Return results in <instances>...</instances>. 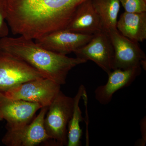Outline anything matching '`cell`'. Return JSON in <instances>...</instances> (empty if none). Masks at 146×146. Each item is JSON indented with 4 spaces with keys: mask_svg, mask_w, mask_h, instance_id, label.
<instances>
[{
    "mask_svg": "<svg viewBox=\"0 0 146 146\" xmlns=\"http://www.w3.org/2000/svg\"><path fill=\"white\" fill-rule=\"evenodd\" d=\"M0 50L16 56L39 71L46 78L60 85L65 84L73 68L87 62L49 50L33 39L23 36H7L0 39Z\"/></svg>",
    "mask_w": 146,
    "mask_h": 146,
    "instance_id": "obj_2",
    "label": "cell"
},
{
    "mask_svg": "<svg viewBox=\"0 0 146 146\" xmlns=\"http://www.w3.org/2000/svg\"><path fill=\"white\" fill-rule=\"evenodd\" d=\"M42 107L39 104L13 99L0 93V119L6 121L7 130L29 123Z\"/></svg>",
    "mask_w": 146,
    "mask_h": 146,
    "instance_id": "obj_9",
    "label": "cell"
},
{
    "mask_svg": "<svg viewBox=\"0 0 146 146\" xmlns=\"http://www.w3.org/2000/svg\"><path fill=\"white\" fill-rule=\"evenodd\" d=\"M93 36L64 29L52 32L34 41L39 46L49 50L67 55L86 44Z\"/></svg>",
    "mask_w": 146,
    "mask_h": 146,
    "instance_id": "obj_10",
    "label": "cell"
},
{
    "mask_svg": "<svg viewBox=\"0 0 146 146\" xmlns=\"http://www.w3.org/2000/svg\"><path fill=\"white\" fill-rule=\"evenodd\" d=\"M6 1V21L12 33L35 40L66 28L86 0Z\"/></svg>",
    "mask_w": 146,
    "mask_h": 146,
    "instance_id": "obj_1",
    "label": "cell"
},
{
    "mask_svg": "<svg viewBox=\"0 0 146 146\" xmlns=\"http://www.w3.org/2000/svg\"><path fill=\"white\" fill-rule=\"evenodd\" d=\"M145 1H146V0H145Z\"/></svg>",
    "mask_w": 146,
    "mask_h": 146,
    "instance_id": "obj_20",
    "label": "cell"
},
{
    "mask_svg": "<svg viewBox=\"0 0 146 146\" xmlns=\"http://www.w3.org/2000/svg\"><path fill=\"white\" fill-rule=\"evenodd\" d=\"M85 90L86 89L84 85H80L75 96L74 98V105L72 115L68 124L67 146L81 145L82 130L80 127V123L83 121L84 119L82 116V112L80 107L79 104Z\"/></svg>",
    "mask_w": 146,
    "mask_h": 146,
    "instance_id": "obj_15",
    "label": "cell"
},
{
    "mask_svg": "<svg viewBox=\"0 0 146 146\" xmlns=\"http://www.w3.org/2000/svg\"><path fill=\"white\" fill-rule=\"evenodd\" d=\"M124 9L125 12L129 13L146 12V1L145 0H120Z\"/></svg>",
    "mask_w": 146,
    "mask_h": 146,
    "instance_id": "obj_16",
    "label": "cell"
},
{
    "mask_svg": "<svg viewBox=\"0 0 146 146\" xmlns=\"http://www.w3.org/2000/svg\"><path fill=\"white\" fill-rule=\"evenodd\" d=\"M74 98L61 91L48 107L44 120L45 129L55 146H67L68 123L72 115Z\"/></svg>",
    "mask_w": 146,
    "mask_h": 146,
    "instance_id": "obj_3",
    "label": "cell"
},
{
    "mask_svg": "<svg viewBox=\"0 0 146 146\" xmlns=\"http://www.w3.org/2000/svg\"><path fill=\"white\" fill-rule=\"evenodd\" d=\"M65 29L91 35L103 31L101 21L94 8L92 0H86L78 7Z\"/></svg>",
    "mask_w": 146,
    "mask_h": 146,
    "instance_id": "obj_12",
    "label": "cell"
},
{
    "mask_svg": "<svg viewBox=\"0 0 146 146\" xmlns=\"http://www.w3.org/2000/svg\"><path fill=\"white\" fill-rule=\"evenodd\" d=\"M61 85L51 80L41 78L18 84L3 93L13 99L39 104L48 107L60 91Z\"/></svg>",
    "mask_w": 146,
    "mask_h": 146,
    "instance_id": "obj_5",
    "label": "cell"
},
{
    "mask_svg": "<svg viewBox=\"0 0 146 146\" xmlns=\"http://www.w3.org/2000/svg\"><path fill=\"white\" fill-rule=\"evenodd\" d=\"M92 2L100 18L104 31L108 32L117 29L120 0H92Z\"/></svg>",
    "mask_w": 146,
    "mask_h": 146,
    "instance_id": "obj_14",
    "label": "cell"
},
{
    "mask_svg": "<svg viewBox=\"0 0 146 146\" xmlns=\"http://www.w3.org/2000/svg\"><path fill=\"white\" fill-rule=\"evenodd\" d=\"M41 78H46L21 58L0 50V93L26 82Z\"/></svg>",
    "mask_w": 146,
    "mask_h": 146,
    "instance_id": "obj_4",
    "label": "cell"
},
{
    "mask_svg": "<svg viewBox=\"0 0 146 146\" xmlns=\"http://www.w3.org/2000/svg\"><path fill=\"white\" fill-rule=\"evenodd\" d=\"M7 5L6 0H0V38L8 36L9 27L6 21Z\"/></svg>",
    "mask_w": 146,
    "mask_h": 146,
    "instance_id": "obj_17",
    "label": "cell"
},
{
    "mask_svg": "<svg viewBox=\"0 0 146 146\" xmlns=\"http://www.w3.org/2000/svg\"><path fill=\"white\" fill-rule=\"evenodd\" d=\"M117 29L124 36L138 42L146 39V12L129 13L124 12L120 16Z\"/></svg>",
    "mask_w": 146,
    "mask_h": 146,
    "instance_id": "obj_13",
    "label": "cell"
},
{
    "mask_svg": "<svg viewBox=\"0 0 146 146\" xmlns=\"http://www.w3.org/2000/svg\"><path fill=\"white\" fill-rule=\"evenodd\" d=\"M106 33L114 48L113 70H125L137 67L146 70V55L138 42L124 36L117 29Z\"/></svg>",
    "mask_w": 146,
    "mask_h": 146,
    "instance_id": "obj_6",
    "label": "cell"
},
{
    "mask_svg": "<svg viewBox=\"0 0 146 146\" xmlns=\"http://www.w3.org/2000/svg\"><path fill=\"white\" fill-rule=\"evenodd\" d=\"M142 68L137 67L125 70H113L108 74L106 83L98 86L95 90L96 100L102 105L108 104L117 91L130 85L141 74Z\"/></svg>",
    "mask_w": 146,
    "mask_h": 146,
    "instance_id": "obj_11",
    "label": "cell"
},
{
    "mask_svg": "<svg viewBox=\"0 0 146 146\" xmlns=\"http://www.w3.org/2000/svg\"><path fill=\"white\" fill-rule=\"evenodd\" d=\"M146 117H145L143 118L141 120L140 123L142 138L141 139H139L136 142V143L135 144V145H136L143 146H145V145L146 142Z\"/></svg>",
    "mask_w": 146,
    "mask_h": 146,
    "instance_id": "obj_18",
    "label": "cell"
},
{
    "mask_svg": "<svg viewBox=\"0 0 146 146\" xmlns=\"http://www.w3.org/2000/svg\"><path fill=\"white\" fill-rule=\"evenodd\" d=\"M48 107H43L32 121L26 125L14 129H8L2 139L7 146H35L48 141L44 120Z\"/></svg>",
    "mask_w": 146,
    "mask_h": 146,
    "instance_id": "obj_7",
    "label": "cell"
},
{
    "mask_svg": "<svg viewBox=\"0 0 146 146\" xmlns=\"http://www.w3.org/2000/svg\"><path fill=\"white\" fill-rule=\"evenodd\" d=\"M2 120L1 119H0V121H2Z\"/></svg>",
    "mask_w": 146,
    "mask_h": 146,
    "instance_id": "obj_19",
    "label": "cell"
},
{
    "mask_svg": "<svg viewBox=\"0 0 146 146\" xmlns=\"http://www.w3.org/2000/svg\"><path fill=\"white\" fill-rule=\"evenodd\" d=\"M76 57L93 61L107 74L113 70L114 50L107 33L94 35L88 43L74 52Z\"/></svg>",
    "mask_w": 146,
    "mask_h": 146,
    "instance_id": "obj_8",
    "label": "cell"
}]
</instances>
